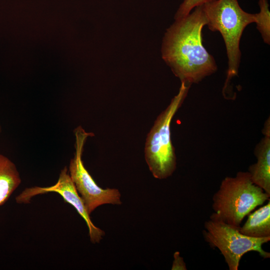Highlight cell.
I'll return each instance as SVG.
<instances>
[{"label":"cell","mask_w":270,"mask_h":270,"mask_svg":"<svg viewBox=\"0 0 270 270\" xmlns=\"http://www.w3.org/2000/svg\"><path fill=\"white\" fill-rule=\"evenodd\" d=\"M1 131H2V129H1V126H0V133Z\"/></svg>","instance_id":"obj_14"},{"label":"cell","mask_w":270,"mask_h":270,"mask_svg":"<svg viewBox=\"0 0 270 270\" xmlns=\"http://www.w3.org/2000/svg\"><path fill=\"white\" fill-rule=\"evenodd\" d=\"M190 86L181 82L178 93L158 116L147 134L144 157L150 172L156 178H167L176 169V157L171 138L170 124L186 97Z\"/></svg>","instance_id":"obj_3"},{"label":"cell","mask_w":270,"mask_h":270,"mask_svg":"<svg viewBox=\"0 0 270 270\" xmlns=\"http://www.w3.org/2000/svg\"><path fill=\"white\" fill-rule=\"evenodd\" d=\"M48 192L58 194L66 202L72 206L86 222L90 242L92 244L100 242L105 233L92 222L90 215L86 210L82 198L78 194L66 166L61 170L58 180L55 184L48 187L34 186L26 188L16 196V201L19 204H28L33 197Z\"/></svg>","instance_id":"obj_7"},{"label":"cell","mask_w":270,"mask_h":270,"mask_svg":"<svg viewBox=\"0 0 270 270\" xmlns=\"http://www.w3.org/2000/svg\"><path fill=\"white\" fill-rule=\"evenodd\" d=\"M206 24L202 6L175 22L166 30L162 58L181 82L192 85L218 70L214 58L202 44V30Z\"/></svg>","instance_id":"obj_1"},{"label":"cell","mask_w":270,"mask_h":270,"mask_svg":"<svg viewBox=\"0 0 270 270\" xmlns=\"http://www.w3.org/2000/svg\"><path fill=\"white\" fill-rule=\"evenodd\" d=\"M206 26L212 32H219L224 39L228 68L222 93L226 97L231 80L237 76L240 62V40L249 24L256 22V14L245 12L238 0H215L202 5Z\"/></svg>","instance_id":"obj_2"},{"label":"cell","mask_w":270,"mask_h":270,"mask_svg":"<svg viewBox=\"0 0 270 270\" xmlns=\"http://www.w3.org/2000/svg\"><path fill=\"white\" fill-rule=\"evenodd\" d=\"M215 0H184L178 9L174 18L178 20L188 15L196 7Z\"/></svg>","instance_id":"obj_12"},{"label":"cell","mask_w":270,"mask_h":270,"mask_svg":"<svg viewBox=\"0 0 270 270\" xmlns=\"http://www.w3.org/2000/svg\"><path fill=\"white\" fill-rule=\"evenodd\" d=\"M264 135L256 144L254 153L256 163L248 168L252 182L270 196V120L268 118L262 130Z\"/></svg>","instance_id":"obj_8"},{"label":"cell","mask_w":270,"mask_h":270,"mask_svg":"<svg viewBox=\"0 0 270 270\" xmlns=\"http://www.w3.org/2000/svg\"><path fill=\"white\" fill-rule=\"evenodd\" d=\"M270 196L252 181L248 172L226 176L212 197L214 213L225 222L240 228L245 216L270 200Z\"/></svg>","instance_id":"obj_4"},{"label":"cell","mask_w":270,"mask_h":270,"mask_svg":"<svg viewBox=\"0 0 270 270\" xmlns=\"http://www.w3.org/2000/svg\"><path fill=\"white\" fill-rule=\"evenodd\" d=\"M75 152L69 164V174L80 194L86 210L90 215L98 206L105 204H121L120 194L116 188L100 187L84 166L82 156L88 138L94 136L81 126L74 130Z\"/></svg>","instance_id":"obj_6"},{"label":"cell","mask_w":270,"mask_h":270,"mask_svg":"<svg viewBox=\"0 0 270 270\" xmlns=\"http://www.w3.org/2000/svg\"><path fill=\"white\" fill-rule=\"evenodd\" d=\"M21 182L15 164L8 157L0 154V206L8 200Z\"/></svg>","instance_id":"obj_10"},{"label":"cell","mask_w":270,"mask_h":270,"mask_svg":"<svg viewBox=\"0 0 270 270\" xmlns=\"http://www.w3.org/2000/svg\"><path fill=\"white\" fill-rule=\"evenodd\" d=\"M174 260L172 262V270H187L184 258L180 256L178 252H176L174 254Z\"/></svg>","instance_id":"obj_13"},{"label":"cell","mask_w":270,"mask_h":270,"mask_svg":"<svg viewBox=\"0 0 270 270\" xmlns=\"http://www.w3.org/2000/svg\"><path fill=\"white\" fill-rule=\"evenodd\" d=\"M260 12L256 14V28L264 43L270 44V12L268 0H258Z\"/></svg>","instance_id":"obj_11"},{"label":"cell","mask_w":270,"mask_h":270,"mask_svg":"<svg viewBox=\"0 0 270 270\" xmlns=\"http://www.w3.org/2000/svg\"><path fill=\"white\" fill-rule=\"evenodd\" d=\"M202 234L212 248L219 250L230 270H238L242 256L251 251L258 252L263 258H270V253L262 248L270 240V236L258 238L244 235L239 228L225 222L214 212L205 222Z\"/></svg>","instance_id":"obj_5"},{"label":"cell","mask_w":270,"mask_h":270,"mask_svg":"<svg viewBox=\"0 0 270 270\" xmlns=\"http://www.w3.org/2000/svg\"><path fill=\"white\" fill-rule=\"evenodd\" d=\"M247 220L239 231L253 238L270 236V199L268 203L248 215Z\"/></svg>","instance_id":"obj_9"}]
</instances>
